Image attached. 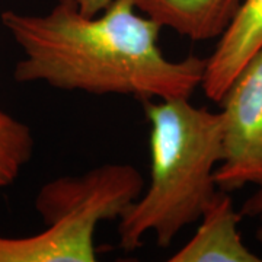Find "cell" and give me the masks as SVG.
<instances>
[{"label":"cell","mask_w":262,"mask_h":262,"mask_svg":"<svg viewBox=\"0 0 262 262\" xmlns=\"http://www.w3.org/2000/svg\"><path fill=\"white\" fill-rule=\"evenodd\" d=\"M0 20L24 53L13 70L18 83L143 101L191 98L203 80L206 58H168L162 27L133 0H115L95 16L76 0H58L46 15L5 10Z\"/></svg>","instance_id":"1"},{"label":"cell","mask_w":262,"mask_h":262,"mask_svg":"<svg viewBox=\"0 0 262 262\" xmlns=\"http://www.w3.org/2000/svg\"><path fill=\"white\" fill-rule=\"evenodd\" d=\"M150 124V185L118 219L120 246L140 248L155 233L160 248L200 220L217 192L214 172L223 155V115L189 98L143 99Z\"/></svg>","instance_id":"2"},{"label":"cell","mask_w":262,"mask_h":262,"mask_svg":"<svg viewBox=\"0 0 262 262\" xmlns=\"http://www.w3.org/2000/svg\"><path fill=\"white\" fill-rule=\"evenodd\" d=\"M223 155L214 172L219 189L262 188V50L245 64L222 98Z\"/></svg>","instance_id":"3"},{"label":"cell","mask_w":262,"mask_h":262,"mask_svg":"<svg viewBox=\"0 0 262 262\" xmlns=\"http://www.w3.org/2000/svg\"><path fill=\"white\" fill-rule=\"evenodd\" d=\"M144 181L128 163H105L77 177H60L39 189L35 208L47 226L73 214L120 219L141 195Z\"/></svg>","instance_id":"4"},{"label":"cell","mask_w":262,"mask_h":262,"mask_svg":"<svg viewBox=\"0 0 262 262\" xmlns=\"http://www.w3.org/2000/svg\"><path fill=\"white\" fill-rule=\"evenodd\" d=\"M103 222L95 214H73L24 237L0 236V262H94V236Z\"/></svg>","instance_id":"5"},{"label":"cell","mask_w":262,"mask_h":262,"mask_svg":"<svg viewBox=\"0 0 262 262\" xmlns=\"http://www.w3.org/2000/svg\"><path fill=\"white\" fill-rule=\"evenodd\" d=\"M262 50V0H242L219 37L213 54L206 58L201 89L220 102L245 64Z\"/></svg>","instance_id":"6"},{"label":"cell","mask_w":262,"mask_h":262,"mask_svg":"<svg viewBox=\"0 0 262 262\" xmlns=\"http://www.w3.org/2000/svg\"><path fill=\"white\" fill-rule=\"evenodd\" d=\"M242 213L236 211L229 192L217 189L206 207L194 237L170 262H261L248 249L239 232Z\"/></svg>","instance_id":"7"},{"label":"cell","mask_w":262,"mask_h":262,"mask_svg":"<svg viewBox=\"0 0 262 262\" xmlns=\"http://www.w3.org/2000/svg\"><path fill=\"white\" fill-rule=\"evenodd\" d=\"M143 15L192 41L219 38L242 0H133Z\"/></svg>","instance_id":"8"},{"label":"cell","mask_w":262,"mask_h":262,"mask_svg":"<svg viewBox=\"0 0 262 262\" xmlns=\"http://www.w3.org/2000/svg\"><path fill=\"white\" fill-rule=\"evenodd\" d=\"M34 153V136L27 124L0 110V188L19 178Z\"/></svg>","instance_id":"9"},{"label":"cell","mask_w":262,"mask_h":262,"mask_svg":"<svg viewBox=\"0 0 262 262\" xmlns=\"http://www.w3.org/2000/svg\"><path fill=\"white\" fill-rule=\"evenodd\" d=\"M115 0H76L77 6L86 16H95L111 6Z\"/></svg>","instance_id":"10"},{"label":"cell","mask_w":262,"mask_h":262,"mask_svg":"<svg viewBox=\"0 0 262 262\" xmlns=\"http://www.w3.org/2000/svg\"><path fill=\"white\" fill-rule=\"evenodd\" d=\"M241 213L248 217H259L262 214V188H258V191L245 201Z\"/></svg>","instance_id":"11"},{"label":"cell","mask_w":262,"mask_h":262,"mask_svg":"<svg viewBox=\"0 0 262 262\" xmlns=\"http://www.w3.org/2000/svg\"><path fill=\"white\" fill-rule=\"evenodd\" d=\"M259 220H261V223H259V227L256 229V239L262 245V214L259 215Z\"/></svg>","instance_id":"12"}]
</instances>
